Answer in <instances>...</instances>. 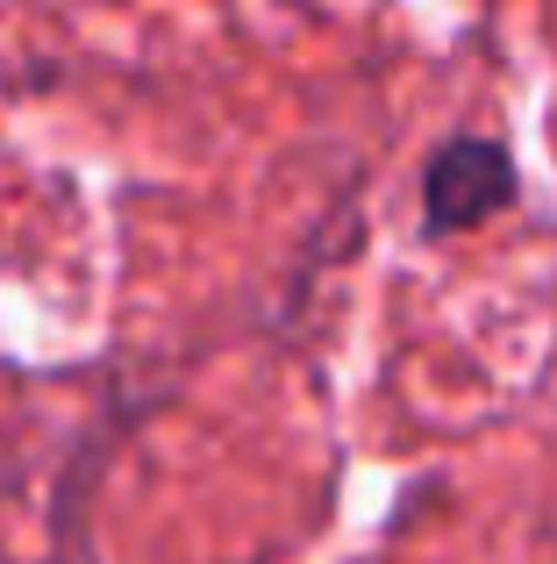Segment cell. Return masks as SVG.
<instances>
[{
    "instance_id": "6da1fadb",
    "label": "cell",
    "mask_w": 557,
    "mask_h": 564,
    "mask_svg": "<svg viewBox=\"0 0 557 564\" xmlns=\"http://www.w3.org/2000/svg\"><path fill=\"white\" fill-rule=\"evenodd\" d=\"M515 200V158L501 151L493 137H458L429 158L422 172V229L429 236H458L479 229L487 215Z\"/></svg>"
}]
</instances>
